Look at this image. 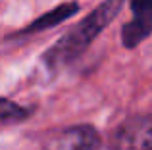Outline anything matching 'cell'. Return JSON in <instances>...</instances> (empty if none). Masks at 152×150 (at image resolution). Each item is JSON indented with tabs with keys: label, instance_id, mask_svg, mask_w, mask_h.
I'll return each mask as SVG.
<instances>
[{
	"label": "cell",
	"instance_id": "1",
	"mask_svg": "<svg viewBox=\"0 0 152 150\" xmlns=\"http://www.w3.org/2000/svg\"><path fill=\"white\" fill-rule=\"evenodd\" d=\"M121 4L123 0H106V2H102L96 10L91 12L77 27H73L66 37H62V41H58L46 52V62L50 66H60L73 60L75 56H79L98 37V33L118 15V12L121 10Z\"/></svg>",
	"mask_w": 152,
	"mask_h": 150
},
{
	"label": "cell",
	"instance_id": "2",
	"mask_svg": "<svg viewBox=\"0 0 152 150\" xmlns=\"http://www.w3.org/2000/svg\"><path fill=\"white\" fill-rule=\"evenodd\" d=\"M112 150H152V116L123 121L110 143Z\"/></svg>",
	"mask_w": 152,
	"mask_h": 150
},
{
	"label": "cell",
	"instance_id": "5",
	"mask_svg": "<svg viewBox=\"0 0 152 150\" xmlns=\"http://www.w3.org/2000/svg\"><path fill=\"white\" fill-rule=\"evenodd\" d=\"M77 10H79V6H77L75 2L62 4V6L54 8V10L48 12V14L41 15V17H39L37 21L31 23V25L27 27L23 33H35V31H42V29H46V27H54V25H58V23H62L64 19L71 17V15H73Z\"/></svg>",
	"mask_w": 152,
	"mask_h": 150
},
{
	"label": "cell",
	"instance_id": "6",
	"mask_svg": "<svg viewBox=\"0 0 152 150\" xmlns=\"http://www.w3.org/2000/svg\"><path fill=\"white\" fill-rule=\"evenodd\" d=\"M27 114L29 112L25 108L14 104L8 98H0V121L2 123H12V121H18V119H25Z\"/></svg>",
	"mask_w": 152,
	"mask_h": 150
},
{
	"label": "cell",
	"instance_id": "3",
	"mask_svg": "<svg viewBox=\"0 0 152 150\" xmlns=\"http://www.w3.org/2000/svg\"><path fill=\"white\" fill-rule=\"evenodd\" d=\"M133 19L123 25L121 41L127 48H135L152 33V0H131Z\"/></svg>",
	"mask_w": 152,
	"mask_h": 150
},
{
	"label": "cell",
	"instance_id": "4",
	"mask_svg": "<svg viewBox=\"0 0 152 150\" xmlns=\"http://www.w3.org/2000/svg\"><path fill=\"white\" fill-rule=\"evenodd\" d=\"M100 141L94 129L75 127L62 137V150H96Z\"/></svg>",
	"mask_w": 152,
	"mask_h": 150
}]
</instances>
